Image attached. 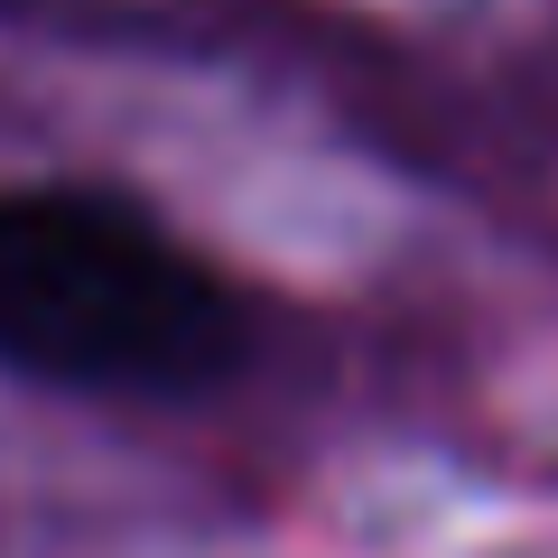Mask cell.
I'll return each instance as SVG.
<instances>
[{
	"mask_svg": "<svg viewBox=\"0 0 558 558\" xmlns=\"http://www.w3.org/2000/svg\"><path fill=\"white\" fill-rule=\"evenodd\" d=\"M242 289L112 186H0V363L57 391L186 400L242 373Z\"/></svg>",
	"mask_w": 558,
	"mask_h": 558,
	"instance_id": "cell-1",
	"label": "cell"
}]
</instances>
